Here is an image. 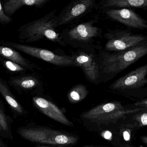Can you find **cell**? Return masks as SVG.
<instances>
[{
  "label": "cell",
  "mask_w": 147,
  "mask_h": 147,
  "mask_svg": "<svg viewBox=\"0 0 147 147\" xmlns=\"http://www.w3.org/2000/svg\"><path fill=\"white\" fill-rule=\"evenodd\" d=\"M55 10L45 16L24 24L17 29L18 40L21 42L31 43L45 38L53 42L64 45L60 34L56 30Z\"/></svg>",
  "instance_id": "cell-1"
},
{
  "label": "cell",
  "mask_w": 147,
  "mask_h": 147,
  "mask_svg": "<svg viewBox=\"0 0 147 147\" xmlns=\"http://www.w3.org/2000/svg\"><path fill=\"white\" fill-rule=\"evenodd\" d=\"M146 55L147 40L124 51L106 52L101 62L102 72L107 80H110Z\"/></svg>",
  "instance_id": "cell-2"
},
{
  "label": "cell",
  "mask_w": 147,
  "mask_h": 147,
  "mask_svg": "<svg viewBox=\"0 0 147 147\" xmlns=\"http://www.w3.org/2000/svg\"><path fill=\"white\" fill-rule=\"evenodd\" d=\"M109 88L129 96L147 95V63L119 78Z\"/></svg>",
  "instance_id": "cell-3"
},
{
  "label": "cell",
  "mask_w": 147,
  "mask_h": 147,
  "mask_svg": "<svg viewBox=\"0 0 147 147\" xmlns=\"http://www.w3.org/2000/svg\"><path fill=\"white\" fill-rule=\"evenodd\" d=\"M17 133L23 139L32 142L53 145H73L77 137L44 128L20 127Z\"/></svg>",
  "instance_id": "cell-4"
},
{
  "label": "cell",
  "mask_w": 147,
  "mask_h": 147,
  "mask_svg": "<svg viewBox=\"0 0 147 147\" xmlns=\"http://www.w3.org/2000/svg\"><path fill=\"white\" fill-rule=\"evenodd\" d=\"M0 44L13 48L54 65L59 66H78L73 56L57 55L51 51L43 48L13 41H1Z\"/></svg>",
  "instance_id": "cell-5"
},
{
  "label": "cell",
  "mask_w": 147,
  "mask_h": 147,
  "mask_svg": "<svg viewBox=\"0 0 147 147\" xmlns=\"http://www.w3.org/2000/svg\"><path fill=\"white\" fill-rule=\"evenodd\" d=\"M105 50L109 52L124 51L147 40V35L134 34L128 29H115L105 34Z\"/></svg>",
  "instance_id": "cell-6"
},
{
  "label": "cell",
  "mask_w": 147,
  "mask_h": 147,
  "mask_svg": "<svg viewBox=\"0 0 147 147\" xmlns=\"http://www.w3.org/2000/svg\"><path fill=\"white\" fill-rule=\"evenodd\" d=\"M106 15L111 19L133 29H147V20L130 9H110Z\"/></svg>",
  "instance_id": "cell-7"
},
{
  "label": "cell",
  "mask_w": 147,
  "mask_h": 147,
  "mask_svg": "<svg viewBox=\"0 0 147 147\" xmlns=\"http://www.w3.org/2000/svg\"><path fill=\"white\" fill-rule=\"evenodd\" d=\"M95 4L92 0H79L71 3L56 19V27L63 26L87 12Z\"/></svg>",
  "instance_id": "cell-8"
},
{
  "label": "cell",
  "mask_w": 147,
  "mask_h": 147,
  "mask_svg": "<svg viewBox=\"0 0 147 147\" xmlns=\"http://www.w3.org/2000/svg\"><path fill=\"white\" fill-rule=\"evenodd\" d=\"M124 109L120 102H110L90 110L84 113L82 117L92 121L108 124L110 117L113 113Z\"/></svg>",
  "instance_id": "cell-9"
},
{
  "label": "cell",
  "mask_w": 147,
  "mask_h": 147,
  "mask_svg": "<svg viewBox=\"0 0 147 147\" xmlns=\"http://www.w3.org/2000/svg\"><path fill=\"white\" fill-rule=\"evenodd\" d=\"M7 81L9 86L20 94L34 91L41 85L40 79L34 74L12 76Z\"/></svg>",
  "instance_id": "cell-10"
},
{
  "label": "cell",
  "mask_w": 147,
  "mask_h": 147,
  "mask_svg": "<svg viewBox=\"0 0 147 147\" xmlns=\"http://www.w3.org/2000/svg\"><path fill=\"white\" fill-rule=\"evenodd\" d=\"M33 102L42 112L53 120L66 126L72 127L73 123L65 117L63 113L57 105L43 98L34 97Z\"/></svg>",
  "instance_id": "cell-11"
},
{
  "label": "cell",
  "mask_w": 147,
  "mask_h": 147,
  "mask_svg": "<svg viewBox=\"0 0 147 147\" xmlns=\"http://www.w3.org/2000/svg\"><path fill=\"white\" fill-rule=\"evenodd\" d=\"M74 59L78 66L83 70L87 80L93 83H98L100 77V69L93 56L81 53L74 57Z\"/></svg>",
  "instance_id": "cell-12"
},
{
  "label": "cell",
  "mask_w": 147,
  "mask_h": 147,
  "mask_svg": "<svg viewBox=\"0 0 147 147\" xmlns=\"http://www.w3.org/2000/svg\"><path fill=\"white\" fill-rule=\"evenodd\" d=\"M92 21L80 24L71 28L68 32V36L72 40L87 42L97 36L99 28L93 25Z\"/></svg>",
  "instance_id": "cell-13"
},
{
  "label": "cell",
  "mask_w": 147,
  "mask_h": 147,
  "mask_svg": "<svg viewBox=\"0 0 147 147\" xmlns=\"http://www.w3.org/2000/svg\"><path fill=\"white\" fill-rule=\"evenodd\" d=\"M130 115L125 116L117 121L119 123L118 134L121 140L123 141V145H132L136 133L140 129L131 120Z\"/></svg>",
  "instance_id": "cell-14"
},
{
  "label": "cell",
  "mask_w": 147,
  "mask_h": 147,
  "mask_svg": "<svg viewBox=\"0 0 147 147\" xmlns=\"http://www.w3.org/2000/svg\"><path fill=\"white\" fill-rule=\"evenodd\" d=\"M0 58L17 63L28 70L34 71L40 67L34 63L24 58L17 50L0 44Z\"/></svg>",
  "instance_id": "cell-15"
},
{
  "label": "cell",
  "mask_w": 147,
  "mask_h": 147,
  "mask_svg": "<svg viewBox=\"0 0 147 147\" xmlns=\"http://www.w3.org/2000/svg\"><path fill=\"white\" fill-rule=\"evenodd\" d=\"M0 94L8 104L13 113L17 116L23 115L26 112L11 91L7 81L0 77Z\"/></svg>",
  "instance_id": "cell-16"
},
{
  "label": "cell",
  "mask_w": 147,
  "mask_h": 147,
  "mask_svg": "<svg viewBox=\"0 0 147 147\" xmlns=\"http://www.w3.org/2000/svg\"><path fill=\"white\" fill-rule=\"evenodd\" d=\"M49 0H9L5 1L3 4L4 12L11 17L16 11L24 6L41 7Z\"/></svg>",
  "instance_id": "cell-17"
},
{
  "label": "cell",
  "mask_w": 147,
  "mask_h": 147,
  "mask_svg": "<svg viewBox=\"0 0 147 147\" xmlns=\"http://www.w3.org/2000/svg\"><path fill=\"white\" fill-rule=\"evenodd\" d=\"M101 4L104 7L147 9V0H107L102 1Z\"/></svg>",
  "instance_id": "cell-18"
},
{
  "label": "cell",
  "mask_w": 147,
  "mask_h": 147,
  "mask_svg": "<svg viewBox=\"0 0 147 147\" xmlns=\"http://www.w3.org/2000/svg\"><path fill=\"white\" fill-rule=\"evenodd\" d=\"M88 94V91L85 85L79 84L73 87L69 92L68 98L71 103L79 102L84 99Z\"/></svg>",
  "instance_id": "cell-19"
},
{
  "label": "cell",
  "mask_w": 147,
  "mask_h": 147,
  "mask_svg": "<svg viewBox=\"0 0 147 147\" xmlns=\"http://www.w3.org/2000/svg\"><path fill=\"white\" fill-rule=\"evenodd\" d=\"M0 65L7 72L13 76L24 74L28 70L26 68L19 64L1 58H0Z\"/></svg>",
  "instance_id": "cell-20"
},
{
  "label": "cell",
  "mask_w": 147,
  "mask_h": 147,
  "mask_svg": "<svg viewBox=\"0 0 147 147\" xmlns=\"http://www.w3.org/2000/svg\"><path fill=\"white\" fill-rule=\"evenodd\" d=\"M3 110L0 108V125L2 128L7 138L13 139L10 124L12 121L11 118L6 115Z\"/></svg>",
  "instance_id": "cell-21"
},
{
  "label": "cell",
  "mask_w": 147,
  "mask_h": 147,
  "mask_svg": "<svg viewBox=\"0 0 147 147\" xmlns=\"http://www.w3.org/2000/svg\"><path fill=\"white\" fill-rule=\"evenodd\" d=\"M130 118L139 129L147 127V110L130 115Z\"/></svg>",
  "instance_id": "cell-22"
},
{
  "label": "cell",
  "mask_w": 147,
  "mask_h": 147,
  "mask_svg": "<svg viewBox=\"0 0 147 147\" xmlns=\"http://www.w3.org/2000/svg\"><path fill=\"white\" fill-rule=\"evenodd\" d=\"M13 21L11 17L6 14L3 9V5L0 1V24L2 25H7L11 23Z\"/></svg>",
  "instance_id": "cell-23"
},
{
  "label": "cell",
  "mask_w": 147,
  "mask_h": 147,
  "mask_svg": "<svg viewBox=\"0 0 147 147\" xmlns=\"http://www.w3.org/2000/svg\"><path fill=\"white\" fill-rule=\"evenodd\" d=\"M134 106L137 107H145L147 108V98L143 99L134 104Z\"/></svg>",
  "instance_id": "cell-24"
},
{
  "label": "cell",
  "mask_w": 147,
  "mask_h": 147,
  "mask_svg": "<svg viewBox=\"0 0 147 147\" xmlns=\"http://www.w3.org/2000/svg\"><path fill=\"white\" fill-rule=\"evenodd\" d=\"M102 136L106 140H110L112 139V134L109 131H106L103 133Z\"/></svg>",
  "instance_id": "cell-25"
},
{
  "label": "cell",
  "mask_w": 147,
  "mask_h": 147,
  "mask_svg": "<svg viewBox=\"0 0 147 147\" xmlns=\"http://www.w3.org/2000/svg\"><path fill=\"white\" fill-rule=\"evenodd\" d=\"M140 139L141 141L147 146V136L144 135V136H141L140 137Z\"/></svg>",
  "instance_id": "cell-26"
},
{
  "label": "cell",
  "mask_w": 147,
  "mask_h": 147,
  "mask_svg": "<svg viewBox=\"0 0 147 147\" xmlns=\"http://www.w3.org/2000/svg\"><path fill=\"white\" fill-rule=\"evenodd\" d=\"M0 108L5 112V108H4V104L0 98Z\"/></svg>",
  "instance_id": "cell-27"
},
{
  "label": "cell",
  "mask_w": 147,
  "mask_h": 147,
  "mask_svg": "<svg viewBox=\"0 0 147 147\" xmlns=\"http://www.w3.org/2000/svg\"><path fill=\"white\" fill-rule=\"evenodd\" d=\"M0 147H7L1 137H0Z\"/></svg>",
  "instance_id": "cell-28"
},
{
  "label": "cell",
  "mask_w": 147,
  "mask_h": 147,
  "mask_svg": "<svg viewBox=\"0 0 147 147\" xmlns=\"http://www.w3.org/2000/svg\"><path fill=\"white\" fill-rule=\"evenodd\" d=\"M0 135H1L2 137L6 138L5 134H4V132H3L2 128L1 127V125H0Z\"/></svg>",
  "instance_id": "cell-29"
},
{
  "label": "cell",
  "mask_w": 147,
  "mask_h": 147,
  "mask_svg": "<svg viewBox=\"0 0 147 147\" xmlns=\"http://www.w3.org/2000/svg\"><path fill=\"white\" fill-rule=\"evenodd\" d=\"M120 147H135L134 146H132V145H123L121 146Z\"/></svg>",
  "instance_id": "cell-30"
},
{
  "label": "cell",
  "mask_w": 147,
  "mask_h": 147,
  "mask_svg": "<svg viewBox=\"0 0 147 147\" xmlns=\"http://www.w3.org/2000/svg\"><path fill=\"white\" fill-rule=\"evenodd\" d=\"M45 147V146H42V147Z\"/></svg>",
  "instance_id": "cell-31"
},
{
  "label": "cell",
  "mask_w": 147,
  "mask_h": 147,
  "mask_svg": "<svg viewBox=\"0 0 147 147\" xmlns=\"http://www.w3.org/2000/svg\"><path fill=\"white\" fill-rule=\"evenodd\" d=\"M1 39H0V42H1Z\"/></svg>",
  "instance_id": "cell-32"
}]
</instances>
